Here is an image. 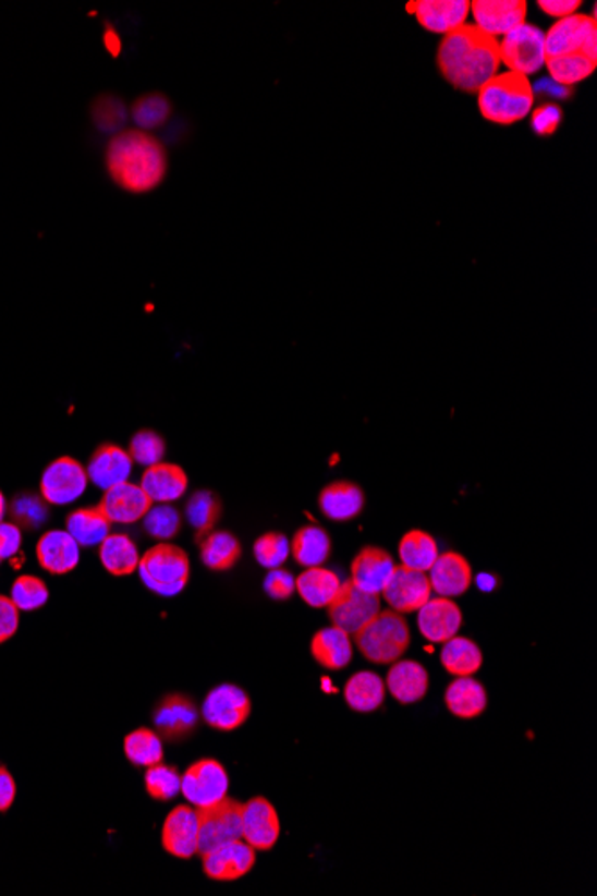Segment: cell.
<instances>
[{
  "instance_id": "1",
  "label": "cell",
  "mask_w": 597,
  "mask_h": 896,
  "mask_svg": "<svg viewBox=\"0 0 597 896\" xmlns=\"http://www.w3.org/2000/svg\"><path fill=\"white\" fill-rule=\"evenodd\" d=\"M105 160L111 180L131 194H147L158 189L169 170L163 142L142 130L111 136Z\"/></svg>"
},
{
  "instance_id": "2",
  "label": "cell",
  "mask_w": 597,
  "mask_h": 896,
  "mask_svg": "<svg viewBox=\"0 0 597 896\" xmlns=\"http://www.w3.org/2000/svg\"><path fill=\"white\" fill-rule=\"evenodd\" d=\"M501 65L499 41L476 25H462L449 33L438 49L443 77L462 92H479Z\"/></svg>"
},
{
  "instance_id": "3",
  "label": "cell",
  "mask_w": 597,
  "mask_h": 896,
  "mask_svg": "<svg viewBox=\"0 0 597 896\" xmlns=\"http://www.w3.org/2000/svg\"><path fill=\"white\" fill-rule=\"evenodd\" d=\"M533 102L535 94L529 81L513 72L494 75L492 80L479 88V111L494 124H515L519 120L526 119Z\"/></svg>"
},
{
  "instance_id": "4",
  "label": "cell",
  "mask_w": 597,
  "mask_h": 896,
  "mask_svg": "<svg viewBox=\"0 0 597 896\" xmlns=\"http://www.w3.org/2000/svg\"><path fill=\"white\" fill-rule=\"evenodd\" d=\"M354 644L368 663L387 666L403 658L410 647L412 633L403 614L379 610L360 632L354 633Z\"/></svg>"
},
{
  "instance_id": "5",
  "label": "cell",
  "mask_w": 597,
  "mask_h": 896,
  "mask_svg": "<svg viewBox=\"0 0 597 896\" xmlns=\"http://www.w3.org/2000/svg\"><path fill=\"white\" fill-rule=\"evenodd\" d=\"M138 573L158 596H178L190 580V558L180 546L158 544L139 557Z\"/></svg>"
},
{
  "instance_id": "6",
  "label": "cell",
  "mask_w": 597,
  "mask_h": 896,
  "mask_svg": "<svg viewBox=\"0 0 597 896\" xmlns=\"http://www.w3.org/2000/svg\"><path fill=\"white\" fill-rule=\"evenodd\" d=\"M242 809L244 803L226 797L219 803L197 809L199 816V853L200 857L224 843L242 839Z\"/></svg>"
},
{
  "instance_id": "7",
  "label": "cell",
  "mask_w": 597,
  "mask_h": 896,
  "mask_svg": "<svg viewBox=\"0 0 597 896\" xmlns=\"http://www.w3.org/2000/svg\"><path fill=\"white\" fill-rule=\"evenodd\" d=\"M499 58L513 74H535L546 63V35L532 24H521L499 44Z\"/></svg>"
},
{
  "instance_id": "8",
  "label": "cell",
  "mask_w": 597,
  "mask_h": 896,
  "mask_svg": "<svg viewBox=\"0 0 597 896\" xmlns=\"http://www.w3.org/2000/svg\"><path fill=\"white\" fill-rule=\"evenodd\" d=\"M230 791V775L215 759H200L181 775V795L195 809L224 800Z\"/></svg>"
},
{
  "instance_id": "9",
  "label": "cell",
  "mask_w": 597,
  "mask_h": 896,
  "mask_svg": "<svg viewBox=\"0 0 597 896\" xmlns=\"http://www.w3.org/2000/svg\"><path fill=\"white\" fill-rule=\"evenodd\" d=\"M253 703L244 689L236 688L233 683H222L208 692L200 714L206 725L215 730L233 732L249 719Z\"/></svg>"
},
{
  "instance_id": "10",
  "label": "cell",
  "mask_w": 597,
  "mask_h": 896,
  "mask_svg": "<svg viewBox=\"0 0 597 896\" xmlns=\"http://www.w3.org/2000/svg\"><path fill=\"white\" fill-rule=\"evenodd\" d=\"M379 610H381L379 594L365 593L351 580L342 582L339 593L328 607L329 619L333 621V627L344 630L349 635L360 632Z\"/></svg>"
},
{
  "instance_id": "11",
  "label": "cell",
  "mask_w": 597,
  "mask_h": 896,
  "mask_svg": "<svg viewBox=\"0 0 597 896\" xmlns=\"http://www.w3.org/2000/svg\"><path fill=\"white\" fill-rule=\"evenodd\" d=\"M596 19H588L585 15H571L562 19L552 25L546 35V60L582 52L596 61Z\"/></svg>"
},
{
  "instance_id": "12",
  "label": "cell",
  "mask_w": 597,
  "mask_h": 896,
  "mask_svg": "<svg viewBox=\"0 0 597 896\" xmlns=\"http://www.w3.org/2000/svg\"><path fill=\"white\" fill-rule=\"evenodd\" d=\"M88 473L83 463L70 457H61L49 463L40 480V493L44 501L56 507L74 504L86 493Z\"/></svg>"
},
{
  "instance_id": "13",
  "label": "cell",
  "mask_w": 597,
  "mask_h": 896,
  "mask_svg": "<svg viewBox=\"0 0 597 896\" xmlns=\"http://www.w3.org/2000/svg\"><path fill=\"white\" fill-rule=\"evenodd\" d=\"M199 709L194 700L184 694H169L156 705L153 722L158 736L165 741L180 742L188 739L199 725Z\"/></svg>"
},
{
  "instance_id": "14",
  "label": "cell",
  "mask_w": 597,
  "mask_h": 896,
  "mask_svg": "<svg viewBox=\"0 0 597 896\" xmlns=\"http://www.w3.org/2000/svg\"><path fill=\"white\" fill-rule=\"evenodd\" d=\"M431 594L434 591L428 574L406 566H395L381 596L395 613L410 614L417 613Z\"/></svg>"
},
{
  "instance_id": "15",
  "label": "cell",
  "mask_w": 597,
  "mask_h": 896,
  "mask_svg": "<svg viewBox=\"0 0 597 896\" xmlns=\"http://www.w3.org/2000/svg\"><path fill=\"white\" fill-rule=\"evenodd\" d=\"M256 862V850L244 839L224 843L203 856V870L211 881L233 882L247 875Z\"/></svg>"
},
{
  "instance_id": "16",
  "label": "cell",
  "mask_w": 597,
  "mask_h": 896,
  "mask_svg": "<svg viewBox=\"0 0 597 896\" xmlns=\"http://www.w3.org/2000/svg\"><path fill=\"white\" fill-rule=\"evenodd\" d=\"M281 834L276 807L264 797L251 798L242 809V839L254 850H272Z\"/></svg>"
},
{
  "instance_id": "17",
  "label": "cell",
  "mask_w": 597,
  "mask_h": 896,
  "mask_svg": "<svg viewBox=\"0 0 597 896\" xmlns=\"http://www.w3.org/2000/svg\"><path fill=\"white\" fill-rule=\"evenodd\" d=\"M417 613L418 630L429 643L443 644L459 635L463 614L451 597H429Z\"/></svg>"
},
{
  "instance_id": "18",
  "label": "cell",
  "mask_w": 597,
  "mask_h": 896,
  "mask_svg": "<svg viewBox=\"0 0 597 896\" xmlns=\"http://www.w3.org/2000/svg\"><path fill=\"white\" fill-rule=\"evenodd\" d=\"M161 843L170 856L192 859L199 850V816L194 807L178 806L169 812L161 831Z\"/></svg>"
},
{
  "instance_id": "19",
  "label": "cell",
  "mask_w": 597,
  "mask_h": 896,
  "mask_svg": "<svg viewBox=\"0 0 597 896\" xmlns=\"http://www.w3.org/2000/svg\"><path fill=\"white\" fill-rule=\"evenodd\" d=\"M476 27L485 35L507 36L524 24L528 5L524 0H476L471 2Z\"/></svg>"
},
{
  "instance_id": "20",
  "label": "cell",
  "mask_w": 597,
  "mask_h": 896,
  "mask_svg": "<svg viewBox=\"0 0 597 896\" xmlns=\"http://www.w3.org/2000/svg\"><path fill=\"white\" fill-rule=\"evenodd\" d=\"M153 507L149 496L144 488L135 483H119L115 487L105 491L99 508L110 523L133 524L144 519L145 513Z\"/></svg>"
},
{
  "instance_id": "21",
  "label": "cell",
  "mask_w": 597,
  "mask_h": 896,
  "mask_svg": "<svg viewBox=\"0 0 597 896\" xmlns=\"http://www.w3.org/2000/svg\"><path fill=\"white\" fill-rule=\"evenodd\" d=\"M409 11L417 16L418 24L423 25L424 29L437 33V35H449L465 25L468 11H471V2L467 0H417V2H410Z\"/></svg>"
},
{
  "instance_id": "22",
  "label": "cell",
  "mask_w": 597,
  "mask_h": 896,
  "mask_svg": "<svg viewBox=\"0 0 597 896\" xmlns=\"http://www.w3.org/2000/svg\"><path fill=\"white\" fill-rule=\"evenodd\" d=\"M393 569L395 562L389 552L378 546H365L351 564V582L365 593L381 596Z\"/></svg>"
},
{
  "instance_id": "23",
  "label": "cell",
  "mask_w": 597,
  "mask_h": 896,
  "mask_svg": "<svg viewBox=\"0 0 597 896\" xmlns=\"http://www.w3.org/2000/svg\"><path fill=\"white\" fill-rule=\"evenodd\" d=\"M428 578L431 591L438 596H463L473 583V569L467 558L460 553L446 552L438 555L434 566L429 569Z\"/></svg>"
},
{
  "instance_id": "24",
  "label": "cell",
  "mask_w": 597,
  "mask_h": 896,
  "mask_svg": "<svg viewBox=\"0 0 597 896\" xmlns=\"http://www.w3.org/2000/svg\"><path fill=\"white\" fill-rule=\"evenodd\" d=\"M133 463L135 462L125 449L115 444H105L92 455L86 473L95 487L108 491L119 483L130 482Z\"/></svg>"
},
{
  "instance_id": "25",
  "label": "cell",
  "mask_w": 597,
  "mask_h": 896,
  "mask_svg": "<svg viewBox=\"0 0 597 896\" xmlns=\"http://www.w3.org/2000/svg\"><path fill=\"white\" fill-rule=\"evenodd\" d=\"M36 557L50 574L72 573L80 564V544L66 530H50L36 544Z\"/></svg>"
},
{
  "instance_id": "26",
  "label": "cell",
  "mask_w": 597,
  "mask_h": 896,
  "mask_svg": "<svg viewBox=\"0 0 597 896\" xmlns=\"http://www.w3.org/2000/svg\"><path fill=\"white\" fill-rule=\"evenodd\" d=\"M385 688L401 705H412L428 694L429 673L417 661L399 658L398 663L390 664Z\"/></svg>"
},
{
  "instance_id": "27",
  "label": "cell",
  "mask_w": 597,
  "mask_h": 896,
  "mask_svg": "<svg viewBox=\"0 0 597 896\" xmlns=\"http://www.w3.org/2000/svg\"><path fill=\"white\" fill-rule=\"evenodd\" d=\"M139 487L144 488L153 505L174 504L186 493L188 476L180 465L160 462L145 469Z\"/></svg>"
},
{
  "instance_id": "28",
  "label": "cell",
  "mask_w": 597,
  "mask_h": 896,
  "mask_svg": "<svg viewBox=\"0 0 597 896\" xmlns=\"http://www.w3.org/2000/svg\"><path fill=\"white\" fill-rule=\"evenodd\" d=\"M365 494L353 482H333L319 496L320 512L334 523H349L364 512Z\"/></svg>"
},
{
  "instance_id": "29",
  "label": "cell",
  "mask_w": 597,
  "mask_h": 896,
  "mask_svg": "<svg viewBox=\"0 0 597 896\" xmlns=\"http://www.w3.org/2000/svg\"><path fill=\"white\" fill-rule=\"evenodd\" d=\"M312 657L329 671H340L353 661L351 635L337 627L322 628L312 638Z\"/></svg>"
},
{
  "instance_id": "30",
  "label": "cell",
  "mask_w": 597,
  "mask_h": 896,
  "mask_svg": "<svg viewBox=\"0 0 597 896\" xmlns=\"http://www.w3.org/2000/svg\"><path fill=\"white\" fill-rule=\"evenodd\" d=\"M449 713L460 719H474L487 711L488 694L476 678L459 677L449 683L443 694Z\"/></svg>"
},
{
  "instance_id": "31",
  "label": "cell",
  "mask_w": 597,
  "mask_h": 896,
  "mask_svg": "<svg viewBox=\"0 0 597 896\" xmlns=\"http://www.w3.org/2000/svg\"><path fill=\"white\" fill-rule=\"evenodd\" d=\"M340 585L342 580L339 574L322 566L306 568L304 573L295 577V593L312 608L329 607V603L339 593Z\"/></svg>"
},
{
  "instance_id": "32",
  "label": "cell",
  "mask_w": 597,
  "mask_h": 896,
  "mask_svg": "<svg viewBox=\"0 0 597 896\" xmlns=\"http://www.w3.org/2000/svg\"><path fill=\"white\" fill-rule=\"evenodd\" d=\"M387 697L383 678L378 673L360 671L349 678L344 688L345 703L354 713H374Z\"/></svg>"
},
{
  "instance_id": "33",
  "label": "cell",
  "mask_w": 597,
  "mask_h": 896,
  "mask_svg": "<svg viewBox=\"0 0 597 896\" xmlns=\"http://www.w3.org/2000/svg\"><path fill=\"white\" fill-rule=\"evenodd\" d=\"M99 558L106 571L113 577H127L138 571V548L133 538L124 533H110L99 544Z\"/></svg>"
},
{
  "instance_id": "34",
  "label": "cell",
  "mask_w": 597,
  "mask_h": 896,
  "mask_svg": "<svg viewBox=\"0 0 597 896\" xmlns=\"http://www.w3.org/2000/svg\"><path fill=\"white\" fill-rule=\"evenodd\" d=\"M440 663L453 677H474L482 669V647L473 639L454 635L443 643Z\"/></svg>"
},
{
  "instance_id": "35",
  "label": "cell",
  "mask_w": 597,
  "mask_h": 896,
  "mask_svg": "<svg viewBox=\"0 0 597 896\" xmlns=\"http://www.w3.org/2000/svg\"><path fill=\"white\" fill-rule=\"evenodd\" d=\"M290 553L303 568H319L331 555V538L320 526H303L290 543Z\"/></svg>"
},
{
  "instance_id": "36",
  "label": "cell",
  "mask_w": 597,
  "mask_h": 896,
  "mask_svg": "<svg viewBox=\"0 0 597 896\" xmlns=\"http://www.w3.org/2000/svg\"><path fill=\"white\" fill-rule=\"evenodd\" d=\"M110 519L99 507L80 508L66 518V532L80 546H99L110 535Z\"/></svg>"
},
{
  "instance_id": "37",
  "label": "cell",
  "mask_w": 597,
  "mask_h": 896,
  "mask_svg": "<svg viewBox=\"0 0 597 896\" xmlns=\"http://www.w3.org/2000/svg\"><path fill=\"white\" fill-rule=\"evenodd\" d=\"M242 557L239 538L230 532H209L200 543V560L211 571H228Z\"/></svg>"
},
{
  "instance_id": "38",
  "label": "cell",
  "mask_w": 597,
  "mask_h": 896,
  "mask_svg": "<svg viewBox=\"0 0 597 896\" xmlns=\"http://www.w3.org/2000/svg\"><path fill=\"white\" fill-rule=\"evenodd\" d=\"M90 119L99 133L115 136L124 131L130 120V108L119 95L102 92L92 100Z\"/></svg>"
},
{
  "instance_id": "39",
  "label": "cell",
  "mask_w": 597,
  "mask_h": 896,
  "mask_svg": "<svg viewBox=\"0 0 597 896\" xmlns=\"http://www.w3.org/2000/svg\"><path fill=\"white\" fill-rule=\"evenodd\" d=\"M438 544L434 535H429L424 530H410L404 533L401 543H399V558H401V566L415 569V571H423L428 573L435 560H437Z\"/></svg>"
},
{
  "instance_id": "40",
  "label": "cell",
  "mask_w": 597,
  "mask_h": 896,
  "mask_svg": "<svg viewBox=\"0 0 597 896\" xmlns=\"http://www.w3.org/2000/svg\"><path fill=\"white\" fill-rule=\"evenodd\" d=\"M130 117L138 130L155 131L169 124L170 117H172V102L161 92H149L133 100Z\"/></svg>"
},
{
  "instance_id": "41",
  "label": "cell",
  "mask_w": 597,
  "mask_h": 896,
  "mask_svg": "<svg viewBox=\"0 0 597 896\" xmlns=\"http://www.w3.org/2000/svg\"><path fill=\"white\" fill-rule=\"evenodd\" d=\"M163 739L149 728H138L127 734L124 739V753L127 761L138 767H150L163 761Z\"/></svg>"
},
{
  "instance_id": "42",
  "label": "cell",
  "mask_w": 597,
  "mask_h": 896,
  "mask_svg": "<svg viewBox=\"0 0 597 896\" xmlns=\"http://www.w3.org/2000/svg\"><path fill=\"white\" fill-rule=\"evenodd\" d=\"M222 505L217 494L211 491H197L186 504V519L190 526L197 533V541L214 532L215 524L219 523Z\"/></svg>"
},
{
  "instance_id": "43",
  "label": "cell",
  "mask_w": 597,
  "mask_h": 896,
  "mask_svg": "<svg viewBox=\"0 0 597 896\" xmlns=\"http://www.w3.org/2000/svg\"><path fill=\"white\" fill-rule=\"evenodd\" d=\"M546 63H548L551 80L557 81L558 85L568 86V88L571 85H576L580 81L587 80L588 75L596 70V61L590 60L582 52L560 56V58H549Z\"/></svg>"
},
{
  "instance_id": "44",
  "label": "cell",
  "mask_w": 597,
  "mask_h": 896,
  "mask_svg": "<svg viewBox=\"0 0 597 896\" xmlns=\"http://www.w3.org/2000/svg\"><path fill=\"white\" fill-rule=\"evenodd\" d=\"M145 789L158 802H169L181 792V775L174 766L155 764L145 773Z\"/></svg>"
},
{
  "instance_id": "45",
  "label": "cell",
  "mask_w": 597,
  "mask_h": 896,
  "mask_svg": "<svg viewBox=\"0 0 597 896\" xmlns=\"http://www.w3.org/2000/svg\"><path fill=\"white\" fill-rule=\"evenodd\" d=\"M10 597L19 610L33 613L49 602V589L41 578L24 574V577L16 578L11 588Z\"/></svg>"
},
{
  "instance_id": "46",
  "label": "cell",
  "mask_w": 597,
  "mask_h": 896,
  "mask_svg": "<svg viewBox=\"0 0 597 896\" xmlns=\"http://www.w3.org/2000/svg\"><path fill=\"white\" fill-rule=\"evenodd\" d=\"M254 558L265 569H278L290 557V541L279 532L264 533L254 541Z\"/></svg>"
},
{
  "instance_id": "47",
  "label": "cell",
  "mask_w": 597,
  "mask_h": 896,
  "mask_svg": "<svg viewBox=\"0 0 597 896\" xmlns=\"http://www.w3.org/2000/svg\"><path fill=\"white\" fill-rule=\"evenodd\" d=\"M142 521H144L145 532L158 541H169L175 537L181 530L180 512L174 507H170V504L153 505Z\"/></svg>"
},
{
  "instance_id": "48",
  "label": "cell",
  "mask_w": 597,
  "mask_h": 896,
  "mask_svg": "<svg viewBox=\"0 0 597 896\" xmlns=\"http://www.w3.org/2000/svg\"><path fill=\"white\" fill-rule=\"evenodd\" d=\"M130 453L133 462L150 468L160 463L165 457V440L161 435L153 429H139L135 437L131 438Z\"/></svg>"
},
{
  "instance_id": "49",
  "label": "cell",
  "mask_w": 597,
  "mask_h": 896,
  "mask_svg": "<svg viewBox=\"0 0 597 896\" xmlns=\"http://www.w3.org/2000/svg\"><path fill=\"white\" fill-rule=\"evenodd\" d=\"M10 513L19 526L36 529V526H40L41 523H46L47 508L40 498L25 494V496H19V498L13 499Z\"/></svg>"
},
{
  "instance_id": "50",
  "label": "cell",
  "mask_w": 597,
  "mask_h": 896,
  "mask_svg": "<svg viewBox=\"0 0 597 896\" xmlns=\"http://www.w3.org/2000/svg\"><path fill=\"white\" fill-rule=\"evenodd\" d=\"M264 589L267 596L284 602L295 593V577L287 569H270L265 578Z\"/></svg>"
},
{
  "instance_id": "51",
  "label": "cell",
  "mask_w": 597,
  "mask_h": 896,
  "mask_svg": "<svg viewBox=\"0 0 597 896\" xmlns=\"http://www.w3.org/2000/svg\"><path fill=\"white\" fill-rule=\"evenodd\" d=\"M562 122V110L557 105H543L533 111L532 128L537 135L549 136L558 130Z\"/></svg>"
},
{
  "instance_id": "52",
  "label": "cell",
  "mask_w": 597,
  "mask_h": 896,
  "mask_svg": "<svg viewBox=\"0 0 597 896\" xmlns=\"http://www.w3.org/2000/svg\"><path fill=\"white\" fill-rule=\"evenodd\" d=\"M21 625V610L10 596H0V644L10 641Z\"/></svg>"
},
{
  "instance_id": "53",
  "label": "cell",
  "mask_w": 597,
  "mask_h": 896,
  "mask_svg": "<svg viewBox=\"0 0 597 896\" xmlns=\"http://www.w3.org/2000/svg\"><path fill=\"white\" fill-rule=\"evenodd\" d=\"M22 546V530L19 524L0 523V558L15 557L16 553L21 552Z\"/></svg>"
},
{
  "instance_id": "54",
  "label": "cell",
  "mask_w": 597,
  "mask_h": 896,
  "mask_svg": "<svg viewBox=\"0 0 597 896\" xmlns=\"http://www.w3.org/2000/svg\"><path fill=\"white\" fill-rule=\"evenodd\" d=\"M540 10L548 13L549 16H557V19H568L573 15L574 11L582 5L580 0H540L538 2Z\"/></svg>"
},
{
  "instance_id": "55",
  "label": "cell",
  "mask_w": 597,
  "mask_h": 896,
  "mask_svg": "<svg viewBox=\"0 0 597 896\" xmlns=\"http://www.w3.org/2000/svg\"><path fill=\"white\" fill-rule=\"evenodd\" d=\"M16 798V782L4 766H0V812L10 811Z\"/></svg>"
},
{
  "instance_id": "56",
  "label": "cell",
  "mask_w": 597,
  "mask_h": 896,
  "mask_svg": "<svg viewBox=\"0 0 597 896\" xmlns=\"http://www.w3.org/2000/svg\"><path fill=\"white\" fill-rule=\"evenodd\" d=\"M535 92H537V94L548 95V97H552V99L565 100L571 97V88L558 85L557 81H552L551 77L538 80L537 85L533 88V94H535Z\"/></svg>"
},
{
  "instance_id": "57",
  "label": "cell",
  "mask_w": 597,
  "mask_h": 896,
  "mask_svg": "<svg viewBox=\"0 0 597 896\" xmlns=\"http://www.w3.org/2000/svg\"><path fill=\"white\" fill-rule=\"evenodd\" d=\"M102 44L105 49L110 52L111 58H119L122 55V38H120L119 31L111 22H106L105 31H102Z\"/></svg>"
},
{
  "instance_id": "58",
  "label": "cell",
  "mask_w": 597,
  "mask_h": 896,
  "mask_svg": "<svg viewBox=\"0 0 597 896\" xmlns=\"http://www.w3.org/2000/svg\"><path fill=\"white\" fill-rule=\"evenodd\" d=\"M5 512H8V504H5L4 494L0 491V523L4 521Z\"/></svg>"
},
{
  "instance_id": "59",
  "label": "cell",
  "mask_w": 597,
  "mask_h": 896,
  "mask_svg": "<svg viewBox=\"0 0 597 896\" xmlns=\"http://www.w3.org/2000/svg\"><path fill=\"white\" fill-rule=\"evenodd\" d=\"M0 562H2V558H0Z\"/></svg>"
}]
</instances>
